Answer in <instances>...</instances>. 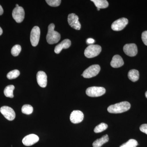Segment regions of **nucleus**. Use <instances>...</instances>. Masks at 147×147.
I'll list each match as a JSON object with an SVG mask.
<instances>
[{"label":"nucleus","mask_w":147,"mask_h":147,"mask_svg":"<svg viewBox=\"0 0 147 147\" xmlns=\"http://www.w3.org/2000/svg\"><path fill=\"white\" fill-rule=\"evenodd\" d=\"M131 105L129 102L127 101H123L110 105L108 107V111L113 114H119L128 111Z\"/></svg>","instance_id":"nucleus-1"},{"label":"nucleus","mask_w":147,"mask_h":147,"mask_svg":"<svg viewBox=\"0 0 147 147\" xmlns=\"http://www.w3.org/2000/svg\"><path fill=\"white\" fill-rule=\"evenodd\" d=\"M55 25L53 24H50L48 27V32L46 36L47 42L50 44L57 43L61 39V35L55 30Z\"/></svg>","instance_id":"nucleus-2"},{"label":"nucleus","mask_w":147,"mask_h":147,"mask_svg":"<svg viewBox=\"0 0 147 147\" xmlns=\"http://www.w3.org/2000/svg\"><path fill=\"white\" fill-rule=\"evenodd\" d=\"M102 48L98 45H90L85 49L84 55L88 58H92L96 57L101 52Z\"/></svg>","instance_id":"nucleus-3"},{"label":"nucleus","mask_w":147,"mask_h":147,"mask_svg":"<svg viewBox=\"0 0 147 147\" xmlns=\"http://www.w3.org/2000/svg\"><path fill=\"white\" fill-rule=\"evenodd\" d=\"M106 90L101 87H91L87 89L86 94L88 96L92 97H98L105 94Z\"/></svg>","instance_id":"nucleus-4"},{"label":"nucleus","mask_w":147,"mask_h":147,"mask_svg":"<svg viewBox=\"0 0 147 147\" xmlns=\"http://www.w3.org/2000/svg\"><path fill=\"white\" fill-rule=\"evenodd\" d=\"M100 69V66L98 65H93L86 69L82 76L85 78H92L96 76L99 73Z\"/></svg>","instance_id":"nucleus-5"},{"label":"nucleus","mask_w":147,"mask_h":147,"mask_svg":"<svg viewBox=\"0 0 147 147\" xmlns=\"http://www.w3.org/2000/svg\"><path fill=\"white\" fill-rule=\"evenodd\" d=\"M128 23L127 18H122L114 21L112 24L111 28L115 31H119L123 30Z\"/></svg>","instance_id":"nucleus-6"},{"label":"nucleus","mask_w":147,"mask_h":147,"mask_svg":"<svg viewBox=\"0 0 147 147\" xmlns=\"http://www.w3.org/2000/svg\"><path fill=\"white\" fill-rule=\"evenodd\" d=\"M0 112L4 117L9 121H13L16 117V114L14 110L8 106H3L0 109Z\"/></svg>","instance_id":"nucleus-7"},{"label":"nucleus","mask_w":147,"mask_h":147,"mask_svg":"<svg viewBox=\"0 0 147 147\" xmlns=\"http://www.w3.org/2000/svg\"><path fill=\"white\" fill-rule=\"evenodd\" d=\"M12 17L17 23H21L25 17V11L21 7H16L13 9L12 13Z\"/></svg>","instance_id":"nucleus-8"},{"label":"nucleus","mask_w":147,"mask_h":147,"mask_svg":"<svg viewBox=\"0 0 147 147\" xmlns=\"http://www.w3.org/2000/svg\"><path fill=\"white\" fill-rule=\"evenodd\" d=\"M40 36V30L39 27L34 26L32 30L30 36L32 45L34 47H36L38 44Z\"/></svg>","instance_id":"nucleus-9"},{"label":"nucleus","mask_w":147,"mask_h":147,"mask_svg":"<svg viewBox=\"0 0 147 147\" xmlns=\"http://www.w3.org/2000/svg\"><path fill=\"white\" fill-rule=\"evenodd\" d=\"M79 17L75 13H70L68 16V22L69 26L76 30H80L81 25L79 21Z\"/></svg>","instance_id":"nucleus-10"},{"label":"nucleus","mask_w":147,"mask_h":147,"mask_svg":"<svg viewBox=\"0 0 147 147\" xmlns=\"http://www.w3.org/2000/svg\"><path fill=\"white\" fill-rule=\"evenodd\" d=\"M123 50L125 53L129 57H134L138 53L137 45L134 43L125 44L124 46Z\"/></svg>","instance_id":"nucleus-11"},{"label":"nucleus","mask_w":147,"mask_h":147,"mask_svg":"<svg viewBox=\"0 0 147 147\" xmlns=\"http://www.w3.org/2000/svg\"><path fill=\"white\" fill-rule=\"evenodd\" d=\"M84 118V115L80 110H74L70 116V121L72 123H79L82 122Z\"/></svg>","instance_id":"nucleus-12"},{"label":"nucleus","mask_w":147,"mask_h":147,"mask_svg":"<svg viewBox=\"0 0 147 147\" xmlns=\"http://www.w3.org/2000/svg\"><path fill=\"white\" fill-rule=\"evenodd\" d=\"M39 138L35 134H30L26 136L22 140V142L27 146H32L39 141Z\"/></svg>","instance_id":"nucleus-13"},{"label":"nucleus","mask_w":147,"mask_h":147,"mask_svg":"<svg viewBox=\"0 0 147 147\" xmlns=\"http://www.w3.org/2000/svg\"><path fill=\"white\" fill-rule=\"evenodd\" d=\"M38 84L41 88H45L47 85V76L44 71H38L36 75Z\"/></svg>","instance_id":"nucleus-14"},{"label":"nucleus","mask_w":147,"mask_h":147,"mask_svg":"<svg viewBox=\"0 0 147 147\" xmlns=\"http://www.w3.org/2000/svg\"><path fill=\"white\" fill-rule=\"evenodd\" d=\"M71 42L70 40L65 39L63 40L61 43L57 45L55 47V52L59 54L63 49H67L71 46Z\"/></svg>","instance_id":"nucleus-15"},{"label":"nucleus","mask_w":147,"mask_h":147,"mask_svg":"<svg viewBox=\"0 0 147 147\" xmlns=\"http://www.w3.org/2000/svg\"><path fill=\"white\" fill-rule=\"evenodd\" d=\"M124 65L122 58L119 55H115L113 57L110 63V65L114 68H119Z\"/></svg>","instance_id":"nucleus-16"},{"label":"nucleus","mask_w":147,"mask_h":147,"mask_svg":"<svg viewBox=\"0 0 147 147\" xmlns=\"http://www.w3.org/2000/svg\"><path fill=\"white\" fill-rule=\"evenodd\" d=\"M109 141V137L108 134H105L100 139H96L92 144L93 147H101V146Z\"/></svg>","instance_id":"nucleus-17"},{"label":"nucleus","mask_w":147,"mask_h":147,"mask_svg":"<svg viewBox=\"0 0 147 147\" xmlns=\"http://www.w3.org/2000/svg\"><path fill=\"white\" fill-rule=\"evenodd\" d=\"M128 77L131 82H136L139 79V71L136 69H131L129 70L128 73Z\"/></svg>","instance_id":"nucleus-18"},{"label":"nucleus","mask_w":147,"mask_h":147,"mask_svg":"<svg viewBox=\"0 0 147 147\" xmlns=\"http://www.w3.org/2000/svg\"><path fill=\"white\" fill-rule=\"evenodd\" d=\"M91 1L94 3L97 8L100 9L107 8L109 6L108 1L106 0H91Z\"/></svg>","instance_id":"nucleus-19"},{"label":"nucleus","mask_w":147,"mask_h":147,"mask_svg":"<svg viewBox=\"0 0 147 147\" xmlns=\"http://www.w3.org/2000/svg\"><path fill=\"white\" fill-rule=\"evenodd\" d=\"M15 88L13 85H9L6 87L4 90V93L6 97L12 98L13 97V91Z\"/></svg>","instance_id":"nucleus-20"},{"label":"nucleus","mask_w":147,"mask_h":147,"mask_svg":"<svg viewBox=\"0 0 147 147\" xmlns=\"http://www.w3.org/2000/svg\"><path fill=\"white\" fill-rule=\"evenodd\" d=\"M22 113L27 115L31 114L33 112V108L32 106L28 104H26L23 105L21 109Z\"/></svg>","instance_id":"nucleus-21"},{"label":"nucleus","mask_w":147,"mask_h":147,"mask_svg":"<svg viewBox=\"0 0 147 147\" xmlns=\"http://www.w3.org/2000/svg\"><path fill=\"white\" fill-rule=\"evenodd\" d=\"M108 125L107 124L104 123H101L95 127L94 129V132L98 133L102 132L108 128Z\"/></svg>","instance_id":"nucleus-22"},{"label":"nucleus","mask_w":147,"mask_h":147,"mask_svg":"<svg viewBox=\"0 0 147 147\" xmlns=\"http://www.w3.org/2000/svg\"><path fill=\"white\" fill-rule=\"evenodd\" d=\"M138 144V142L136 140L130 139L126 143L121 145L120 147H136Z\"/></svg>","instance_id":"nucleus-23"},{"label":"nucleus","mask_w":147,"mask_h":147,"mask_svg":"<svg viewBox=\"0 0 147 147\" xmlns=\"http://www.w3.org/2000/svg\"><path fill=\"white\" fill-rule=\"evenodd\" d=\"M20 72L19 70L17 69L12 70L9 72L7 75V79H13L17 78L20 75Z\"/></svg>","instance_id":"nucleus-24"},{"label":"nucleus","mask_w":147,"mask_h":147,"mask_svg":"<svg viewBox=\"0 0 147 147\" xmlns=\"http://www.w3.org/2000/svg\"><path fill=\"white\" fill-rule=\"evenodd\" d=\"M21 50V45H15L11 49V55L14 57H17L20 54Z\"/></svg>","instance_id":"nucleus-25"},{"label":"nucleus","mask_w":147,"mask_h":147,"mask_svg":"<svg viewBox=\"0 0 147 147\" xmlns=\"http://www.w3.org/2000/svg\"><path fill=\"white\" fill-rule=\"evenodd\" d=\"M46 2L50 6L55 7L59 6L61 1V0H46Z\"/></svg>","instance_id":"nucleus-26"},{"label":"nucleus","mask_w":147,"mask_h":147,"mask_svg":"<svg viewBox=\"0 0 147 147\" xmlns=\"http://www.w3.org/2000/svg\"><path fill=\"white\" fill-rule=\"evenodd\" d=\"M142 38L144 44L147 45V31H145L142 33Z\"/></svg>","instance_id":"nucleus-27"},{"label":"nucleus","mask_w":147,"mask_h":147,"mask_svg":"<svg viewBox=\"0 0 147 147\" xmlns=\"http://www.w3.org/2000/svg\"><path fill=\"white\" fill-rule=\"evenodd\" d=\"M140 130L147 134V124H144L141 125L140 127Z\"/></svg>","instance_id":"nucleus-28"},{"label":"nucleus","mask_w":147,"mask_h":147,"mask_svg":"<svg viewBox=\"0 0 147 147\" xmlns=\"http://www.w3.org/2000/svg\"><path fill=\"white\" fill-rule=\"evenodd\" d=\"M95 40L94 39L92 38H89L87 39L86 40V43L88 44H90V45H92L94 43Z\"/></svg>","instance_id":"nucleus-29"},{"label":"nucleus","mask_w":147,"mask_h":147,"mask_svg":"<svg viewBox=\"0 0 147 147\" xmlns=\"http://www.w3.org/2000/svg\"><path fill=\"white\" fill-rule=\"evenodd\" d=\"M3 13V9L2 7L0 5V15H2Z\"/></svg>","instance_id":"nucleus-30"},{"label":"nucleus","mask_w":147,"mask_h":147,"mask_svg":"<svg viewBox=\"0 0 147 147\" xmlns=\"http://www.w3.org/2000/svg\"><path fill=\"white\" fill-rule=\"evenodd\" d=\"M3 30L0 27V36L1 35V34H3Z\"/></svg>","instance_id":"nucleus-31"},{"label":"nucleus","mask_w":147,"mask_h":147,"mask_svg":"<svg viewBox=\"0 0 147 147\" xmlns=\"http://www.w3.org/2000/svg\"><path fill=\"white\" fill-rule=\"evenodd\" d=\"M145 96L147 98V91L146 92V93H145Z\"/></svg>","instance_id":"nucleus-32"},{"label":"nucleus","mask_w":147,"mask_h":147,"mask_svg":"<svg viewBox=\"0 0 147 147\" xmlns=\"http://www.w3.org/2000/svg\"><path fill=\"white\" fill-rule=\"evenodd\" d=\"M16 7H19V6L18 5L16 4Z\"/></svg>","instance_id":"nucleus-33"},{"label":"nucleus","mask_w":147,"mask_h":147,"mask_svg":"<svg viewBox=\"0 0 147 147\" xmlns=\"http://www.w3.org/2000/svg\"><path fill=\"white\" fill-rule=\"evenodd\" d=\"M97 10H98V11L100 10V9L98 8H97Z\"/></svg>","instance_id":"nucleus-34"}]
</instances>
